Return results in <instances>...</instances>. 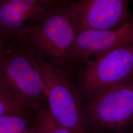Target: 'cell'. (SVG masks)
I'll use <instances>...</instances> for the list:
<instances>
[{"instance_id":"obj_1","label":"cell","mask_w":133,"mask_h":133,"mask_svg":"<svg viewBox=\"0 0 133 133\" xmlns=\"http://www.w3.org/2000/svg\"><path fill=\"white\" fill-rule=\"evenodd\" d=\"M38 56L24 35L4 43L0 56V91L31 113L48 108Z\"/></svg>"},{"instance_id":"obj_2","label":"cell","mask_w":133,"mask_h":133,"mask_svg":"<svg viewBox=\"0 0 133 133\" xmlns=\"http://www.w3.org/2000/svg\"><path fill=\"white\" fill-rule=\"evenodd\" d=\"M83 105L133 77V44L114 48L71 66Z\"/></svg>"},{"instance_id":"obj_3","label":"cell","mask_w":133,"mask_h":133,"mask_svg":"<svg viewBox=\"0 0 133 133\" xmlns=\"http://www.w3.org/2000/svg\"><path fill=\"white\" fill-rule=\"evenodd\" d=\"M38 53V70L53 118L72 133H93L87 122L80 95L70 71L51 64Z\"/></svg>"},{"instance_id":"obj_4","label":"cell","mask_w":133,"mask_h":133,"mask_svg":"<svg viewBox=\"0 0 133 133\" xmlns=\"http://www.w3.org/2000/svg\"><path fill=\"white\" fill-rule=\"evenodd\" d=\"M68 3L56 4L50 7L38 23L23 34L48 62L67 70L77 34Z\"/></svg>"},{"instance_id":"obj_5","label":"cell","mask_w":133,"mask_h":133,"mask_svg":"<svg viewBox=\"0 0 133 133\" xmlns=\"http://www.w3.org/2000/svg\"><path fill=\"white\" fill-rule=\"evenodd\" d=\"M93 133H133V77L83 105Z\"/></svg>"},{"instance_id":"obj_6","label":"cell","mask_w":133,"mask_h":133,"mask_svg":"<svg viewBox=\"0 0 133 133\" xmlns=\"http://www.w3.org/2000/svg\"><path fill=\"white\" fill-rule=\"evenodd\" d=\"M129 0H71L70 15L77 32L85 30L116 28L133 18Z\"/></svg>"},{"instance_id":"obj_7","label":"cell","mask_w":133,"mask_h":133,"mask_svg":"<svg viewBox=\"0 0 133 133\" xmlns=\"http://www.w3.org/2000/svg\"><path fill=\"white\" fill-rule=\"evenodd\" d=\"M133 44V18L116 28L78 31L71 50L68 69L115 48Z\"/></svg>"},{"instance_id":"obj_8","label":"cell","mask_w":133,"mask_h":133,"mask_svg":"<svg viewBox=\"0 0 133 133\" xmlns=\"http://www.w3.org/2000/svg\"><path fill=\"white\" fill-rule=\"evenodd\" d=\"M50 7L38 0H0V39L5 43L21 36Z\"/></svg>"},{"instance_id":"obj_9","label":"cell","mask_w":133,"mask_h":133,"mask_svg":"<svg viewBox=\"0 0 133 133\" xmlns=\"http://www.w3.org/2000/svg\"><path fill=\"white\" fill-rule=\"evenodd\" d=\"M0 133H36L32 114L15 112L0 116Z\"/></svg>"},{"instance_id":"obj_10","label":"cell","mask_w":133,"mask_h":133,"mask_svg":"<svg viewBox=\"0 0 133 133\" xmlns=\"http://www.w3.org/2000/svg\"><path fill=\"white\" fill-rule=\"evenodd\" d=\"M32 119L36 133H72L57 122L49 108L32 113Z\"/></svg>"},{"instance_id":"obj_11","label":"cell","mask_w":133,"mask_h":133,"mask_svg":"<svg viewBox=\"0 0 133 133\" xmlns=\"http://www.w3.org/2000/svg\"><path fill=\"white\" fill-rule=\"evenodd\" d=\"M21 112H30L16 104L0 91V116L11 113Z\"/></svg>"},{"instance_id":"obj_12","label":"cell","mask_w":133,"mask_h":133,"mask_svg":"<svg viewBox=\"0 0 133 133\" xmlns=\"http://www.w3.org/2000/svg\"><path fill=\"white\" fill-rule=\"evenodd\" d=\"M42 2L43 3L45 4V5H48L49 6H52L56 4L55 0H38Z\"/></svg>"},{"instance_id":"obj_13","label":"cell","mask_w":133,"mask_h":133,"mask_svg":"<svg viewBox=\"0 0 133 133\" xmlns=\"http://www.w3.org/2000/svg\"><path fill=\"white\" fill-rule=\"evenodd\" d=\"M56 4L59 3H66L70 2V0H55Z\"/></svg>"},{"instance_id":"obj_14","label":"cell","mask_w":133,"mask_h":133,"mask_svg":"<svg viewBox=\"0 0 133 133\" xmlns=\"http://www.w3.org/2000/svg\"><path fill=\"white\" fill-rule=\"evenodd\" d=\"M3 44H4V42H2V41H0V56L1 54V52L2 51V48L3 46Z\"/></svg>"},{"instance_id":"obj_15","label":"cell","mask_w":133,"mask_h":133,"mask_svg":"<svg viewBox=\"0 0 133 133\" xmlns=\"http://www.w3.org/2000/svg\"><path fill=\"white\" fill-rule=\"evenodd\" d=\"M0 41H1V39H0Z\"/></svg>"},{"instance_id":"obj_16","label":"cell","mask_w":133,"mask_h":133,"mask_svg":"<svg viewBox=\"0 0 133 133\" xmlns=\"http://www.w3.org/2000/svg\"></svg>"}]
</instances>
